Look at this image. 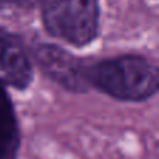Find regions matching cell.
Segmentation results:
<instances>
[{"instance_id":"277c9868","label":"cell","mask_w":159,"mask_h":159,"mask_svg":"<svg viewBox=\"0 0 159 159\" xmlns=\"http://www.w3.org/2000/svg\"><path fill=\"white\" fill-rule=\"evenodd\" d=\"M33 76V59L20 37L0 27V82L17 90H25Z\"/></svg>"},{"instance_id":"8992f818","label":"cell","mask_w":159,"mask_h":159,"mask_svg":"<svg viewBox=\"0 0 159 159\" xmlns=\"http://www.w3.org/2000/svg\"><path fill=\"white\" fill-rule=\"evenodd\" d=\"M37 0H0V10L3 9H28Z\"/></svg>"},{"instance_id":"5b68a950","label":"cell","mask_w":159,"mask_h":159,"mask_svg":"<svg viewBox=\"0 0 159 159\" xmlns=\"http://www.w3.org/2000/svg\"><path fill=\"white\" fill-rule=\"evenodd\" d=\"M21 132L6 84L0 82V159H17Z\"/></svg>"},{"instance_id":"7a4b0ae2","label":"cell","mask_w":159,"mask_h":159,"mask_svg":"<svg viewBox=\"0 0 159 159\" xmlns=\"http://www.w3.org/2000/svg\"><path fill=\"white\" fill-rule=\"evenodd\" d=\"M41 18L49 35L73 47H86L99 35V0H39Z\"/></svg>"},{"instance_id":"6da1fadb","label":"cell","mask_w":159,"mask_h":159,"mask_svg":"<svg viewBox=\"0 0 159 159\" xmlns=\"http://www.w3.org/2000/svg\"><path fill=\"white\" fill-rule=\"evenodd\" d=\"M89 86L121 102H145L159 92V68L141 55H120L86 68Z\"/></svg>"},{"instance_id":"3957f363","label":"cell","mask_w":159,"mask_h":159,"mask_svg":"<svg viewBox=\"0 0 159 159\" xmlns=\"http://www.w3.org/2000/svg\"><path fill=\"white\" fill-rule=\"evenodd\" d=\"M34 61L45 76L69 92H86L89 83L86 68L80 59L54 44H38L33 51Z\"/></svg>"}]
</instances>
